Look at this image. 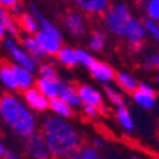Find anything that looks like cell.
Returning a JSON list of instances; mask_svg holds the SVG:
<instances>
[{
	"label": "cell",
	"instance_id": "cell-33",
	"mask_svg": "<svg viewBox=\"0 0 159 159\" xmlns=\"http://www.w3.org/2000/svg\"><path fill=\"white\" fill-rule=\"evenodd\" d=\"M7 10H9V13H10V15L13 16V17L19 19L20 16L23 15V13H25V6H23V4L20 3V2H17V3L13 4L11 7H9Z\"/></svg>",
	"mask_w": 159,
	"mask_h": 159
},
{
	"label": "cell",
	"instance_id": "cell-31",
	"mask_svg": "<svg viewBox=\"0 0 159 159\" xmlns=\"http://www.w3.org/2000/svg\"><path fill=\"white\" fill-rule=\"evenodd\" d=\"M83 115L86 116L88 119H96L100 116V111H99V106H92V105H83Z\"/></svg>",
	"mask_w": 159,
	"mask_h": 159
},
{
	"label": "cell",
	"instance_id": "cell-22",
	"mask_svg": "<svg viewBox=\"0 0 159 159\" xmlns=\"http://www.w3.org/2000/svg\"><path fill=\"white\" fill-rule=\"evenodd\" d=\"M66 159H100V153L93 145H79Z\"/></svg>",
	"mask_w": 159,
	"mask_h": 159
},
{
	"label": "cell",
	"instance_id": "cell-24",
	"mask_svg": "<svg viewBox=\"0 0 159 159\" xmlns=\"http://www.w3.org/2000/svg\"><path fill=\"white\" fill-rule=\"evenodd\" d=\"M105 43H106V33H105V30H102V29L93 30L88 42L89 49L93 50V52H99V50L103 49Z\"/></svg>",
	"mask_w": 159,
	"mask_h": 159
},
{
	"label": "cell",
	"instance_id": "cell-25",
	"mask_svg": "<svg viewBox=\"0 0 159 159\" xmlns=\"http://www.w3.org/2000/svg\"><path fill=\"white\" fill-rule=\"evenodd\" d=\"M105 95H106L107 100H109L112 105H115L116 107H118V106H122V105H125V99H123V95L119 92L116 88H113V86H109V85L105 86Z\"/></svg>",
	"mask_w": 159,
	"mask_h": 159
},
{
	"label": "cell",
	"instance_id": "cell-37",
	"mask_svg": "<svg viewBox=\"0 0 159 159\" xmlns=\"http://www.w3.org/2000/svg\"><path fill=\"white\" fill-rule=\"evenodd\" d=\"M6 152H7V149H6V146H4L3 142L0 141V159H2L4 155H6Z\"/></svg>",
	"mask_w": 159,
	"mask_h": 159
},
{
	"label": "cell",
	"instance_id": "cell-3",
	"mask_svg": "<svg viewBox=\"0 0 159 159\" xmlns=\"http://www.w3.org/2000/svg\"><path fill=\"white\" fill-rule=\"evenodd\" d=\"M103 23L111 33L126 40L133 48H139L146 37L142 22L130 15L126 4L118 3L109 6L103 13Z\"/></svg>",
	"mask_w": 159,
	"mask_h": 159
},
{
	"label": "cell",
	"instance_id": "cell-20",
	"mask_svg": "<svg viewBox=\"0 0 159 159\" xmlns=\"http://www.w3.org/2000/svg\"><path fill=\"white\" fill-rule=\"evenodd\" d=\"M49 109L53 112V115L59 116V118L69 119L73 116V107L70 105H67L60 98H55V99L49 100Z\"/></svg>",
	"mask_w": 159,
	"mask_h": 159
},
{
	"label": "cell",
	"instance_id": "cell-10",
	"mask_svg": "<svg viewBox=\"0 0 159 159\" xmlns=\"http://www.w3.org/2000/svg\"><path fill=\"white\" fill-rule=\"evenodd\" d=\"M89 70H90L92 78H95L98 82H100V83L107 85V83H111V82L115 80V75H116L115 69L105 62L95 60V63L89 67Z\"/></svg>",
	"mask_w": 159,
	"mask_h": 159
},
{
	"label": "cell",
	"instance_id": "cell-7",
	"mask_svg": "<svg viewBox=\"0 0 159 159\" xmlns=\"http://www.w3.org/2000/svg\"><path fill=\"white\" fill-rule=\"evenodd\" d=\"M33 36L46 56H56V53L59 52V49L63 46L62 36H59V34L48 33V32L39 29Z\"/></svg>",
	"mask_w": 159,
	"mask_h": 159
},
{
	"label": "cell",
	"instance_id": "cell-26",
	"mask_svg": "<svg viewBox=\"0 0 159 159\" xmlns=\"http://www.w3.org/2000/svg\"><path fill=\"white\" fill-rule=\"evenodd\" d=\"M142 25H143V29H145V32H146V36H151L153 40L159 42V25H158V22L146 16V17L143 19Z\"/></svg>",
	"mask_w": 159,
	"mask_h": 159
},
{
	"label": "cell",
	"instance_id": "cell-16",
	"mask_svg": "<svg viewBox=\"0 0 159 159\" xmlns=\"http://www.w3.org/2000/svg\"><path fill=\"white\" fill-rule=\"evenodd\" d=\"M20 44H22V48L30 55V57H33L37 63L46 57L44 52L42 50V48L39 46V43H37V40L32 34H25V36L22 37V40H20Z\"/></svg>",
	"mask_w": 159,
	"mask_h": 159
},
{
	"label": "cell",
	"instance_id": "cell-17",
	"mask_svg": "<svg viewBox=\"0 0 159 159\" xmlns=\"http://www.w3.org/2000/svg\"><path fill=\"white\" fill-rule=\"evenodd\" d=\"M0 83L9 92H17L13 63H0Z\"/></svg>",
	"mask_w": 159,
	"mask_h": 159
},
{
	"label": "cell",
	"instance_id": "cell-23",
	"mask_svg": "<svg viewBox=\"0 0 159 159\" xmlns=\"http://www.w3.org/2000/svg\"><path fill=\"white\" fill-rule=\"evenodd\" d=\"M115 80L116 85L122 89L123 92L132 93L138 88V80L130 73H126V72H118L115 75Z\"/></svg>",
	"mask_w": 159,
	"mask_h": 159
},
{
	"label": "cell",
	"instance_id": "cell-21",
	"mask_svg": "<svg viewBox=\"0 0 159 159\" xmlns=\"http://www.w3.org/2000/svg\"><path fill=\"white\" fill-rule=\"evenodd\" d=\"M19 20V26H20V32H23L25 34H32L33 36L39 30V23H37V19L34 15H32L30 11H25Z\"/></svg>",
	"mask_w": 159,
	"mask_h": 159
},
{
	"label": "cell",
	"instance_id": "cell-8",
	"mask_svg": "<svg viewBox=\"0 0 159 159\" xmlns=\"http://www.w3.org/2000/svg\"><path fill=\"white\" fill-rule=\"evenodd\" d=\"M63 27L67 33L73 37L83 36L88 30V22L86 17L79 11H69L63 17Z\"/></svg>",
	"mask_w": 159,
	"mask_h": 159
},
{
	"label": "cell",
	"instance_id": "cell-40",
	"mask_svg": "<svg viewBox=\"0 0 159 159\" xmlns=\"http://www.w3.org/2000/svg\"><path fill=\"white\" fill-rule=\"evenodd\" d=\"M156 22H158V25H159V19H158V20H156Z\"/></svg>",
	"mask_w": 159,
	"mask_h": 159
},
{
	"label": "cell",
	"instance_id": "cell-5",
	"mask_svg": "<svg viewBox=\"0 0 159 159\" xmlns=\"http://www.w3.org/2000/svg\"><path fill=\"white\" fill-rule=\"evenodd\" d=\"M25 152L29 159H52L43 136L39 132L25 138Z\"/></svg>",
	"mask_w": 159,
	"mask_h": 159
},
{
	"label": "cell",
	"instance_id": "cell-38",
	"mask_svg": "<svg viewBox=\"0 0 159 159\" xmlns=\"http://www.w3.org/2000/svg\"><path fill=\"white\" fill-rule=\"evenodd\" d=\"M129 159H142V158H139V156H130Z\"/></svg>",
	"mask_w": 159,
	"mask_h": 159
},
{
	"label": "cell",
	"instance_id": "cell-27",
	"mask_svg": "<svg viewBox=\"0 0 159 159\" xmlns=\"http://www.w3.org/2000/svg\"><path fill=\"white\" fill-rule=\"evenodd\" d=\"M37 73L39 78H48V79H56L57 78V70L53 62L42 63L40 66H37Z\"/></svg>",
	"mask_w": 159,
	"mask_h": 159
},
{
	"label": "cell",
	"instance_id": "cell-34",
	"mask_svg": "<svg viewBox=\"0 0 159 159\" xmlns=\"http://www.w3.org/2000/svg\"><path fill=\"white\" fill-rule=\"evenodd\" d=\"M2 159H25L22 155H19L17 152H13V151H7L6 155L3 156Z\"/></svg>",
	"mask_w": 159,
	"mask_h": 159
},
{
	"label": "cell",
	"instance_id": "cell-28",
	"mask_svg": "<svg viewBox=\"0 0 159 159\" xmlns=\"http://www.w3.org/2000/svg\"><path fill=\"white\" fill-rule=\"evenodd\" d=\"M76 57H78V63L82 65V66H86V67H90L95 63V57L93 55L89 50L86 49H76Z\"/></svg>",
	"mask_w": 159,
	"mask_h": 159
},
{
	"label": "cell",
	"instance_id": "cell-30",
	"mask_svg": "<svg viewBox=\"0 0 159 159\" xmlns=\"http://www.w3.org/2000/svg\"><path fill=\"white\" fill-rule=\"evenodd\" d=\"M146 13L148 17L158 20L159 19V0H148L146 3Z\"/></svg>",
	"mask_w": 159,
	"mask_h": 159
},
{
	"label": "cell",
	"instance_id": "cell-13",
	"mask_svg": "<svg viewBox=\"0 0 159 159\" xmlns=\"http://www.w3.org/2000/svg\"><path fill=\"white\" fill-rule=\"evenodd\" d=\"M60 99H63L67 105H70L72 107H82L80 98L78 95V89L76 86H73L69 82L60 80V88H59V96Z\"/></svg>",
	"mask_w": 159,
	"mask_h": 159
},
{
	"label": "cell",
	"instance_id": "cell-11",
	"mask_svg": "<svg viewBox=\"0 0 159 159\" xmlns=\"http://www.w3.org/2000/svg\"><path fill=\"white\" fill-rule=\"evenodd\" d=\"M78 95L80 98L82 105H92V106H100L103 103V96L100 90L90 85H79L76 86Z\"/></svg>",
	"mask_w": 159,
	"mask_h": 159
},
{
	"label": "cell",
	"instance_id": "cell-29",
	"mask_svg": "<svg viewBox=\"0 0 159 159\" xmlns=\"http://www.w3.org/2000/svg\"><path fill=\"white\" fill-rule=\"evenodd\" d=\"M143 67L146 70H159V52L148 56L143 62Z\"/></svg>",
	"mask_w": 159,
	"mask_h": 159
},
{
	"label": "cell",
	"instance_id": "cell-14",
	"mask_svg": "<svg viewBox=\"0 0 159 159\" xmlns=\"http://www.w3.org/2000/svg\"><path fill=\"white\" fill-rule=\"evenodd\" d=\"M13 72H15V79H16V85H17V90H26V89L34 86V75L33 72H30L29 69L23 66H19L13 63Z\"/></svg>",
	"mask_w": 159,
	"mask_h": 159
},
{
	"label": "cell",
	"instance_id": "cell-36",
	"mask_svg": "<svg viewBox=\"0 0 159 159\" xmlns=\"http://www.w3.org/2000/svg\"><path fill=\"white\" fill-rule=\"evenodd\" d=\"M93 146H95V148H103L105 146V142L102 141V138H96V139H93Z\"/></svg>",
	"mask_w": 159,
	"mask_h": 159
},
{
	"label": "cell",
	"instance_id": "cell-19",
	"mask_svg": "<svg viewBox=\"0 0 159 159\" xmlns=\"http://www.w3.org/2000/svg\"><path fill=\"white\" fill-rule=\"evenodd\" d=\"M56 60L65 67H75L79 65L78 57H76V49L70 46H62L59 52L56 53Z\"/></svg>",
	"mask_w": 159,
	"mask_h": 159
},
{
	"label": "cell",
	"instance_id": "cell-6",
	"mask_svg": "<svg viewBox=\"0 0 159 159\" xmlns=\"http://www.w3.org/2000/svg\"><path fill=\"white\" fill-rule=\"evenodd\" d=\"M132 99L139 107L151 111L156 105V90L146 82H138V88L132 92Z\"/></svg>",
	"mask_w": 159,
	"mask_h": 159
},
{
	"label": "cell",
	"instance_id": "cell-32",
	"mask_svg": "<svg viewBox=\"0 0 159 159\" xmlns=\"http://www.w3.org/2000/svg\"><path fill=\"white\" fill-rule=\"evenodd\" d=\"M9 16V10L3 6H0V40H3L4 37L7 36L6 33V27H4V20Z\"/></svg>",
	"mask_w": 159,
	"mask_h": 159
},
{
	"label": "cell",
	"instance_id": "cell-2",
	"mask_svg": "<svg viewBox=\"0 0 159 159\" xmlns=\"http://www.w3.org/2000/svg\"><path fill=\"white\" fill-rule=\"evenodd\" d=\"M0 120L22 139L37 132V119L22 98L13 92L0 96Z\"/></svg>",
	"mask_w": 159,
	"mask_h": 159
},
{
	"label": "cell",
	"instance_id": "cell-35",
	"mask_svg": "<svg viewBox=\"0 0 159 159\" xmlns=\"http://www.w3.org/2000/svg\"><path fill=\"white\" fill-rule=\"evenodd\" d=\"M19 0H0V6H3V7H6V9H9V7H11L13 4H16Z\"/></svg>",
	"mask_w": 159,
	"mask_h": 159
},
{
	"label": "cell",
	"instance_id": "cell-1",
	"mask_svg": "<svg viewBox=\"0 0 159 159\" xmlns=\"http://www.w3.org/2000/svg\"><path fill=\"white\" fill-rule=\"evenodd\" d=\"M43 136L52 159H66L80 145V136L67 119L59 116H48L40 126Z\"/></svg>",
	"mask_w": 159,
	"mask_h": 159
},
{
	"label": "cell",
	"instance_id": "cell-9",
	"mask_svg": "<svg viewBox=\"0 0 159 159\" xmlns=\"http://www.w3.org/2000/svg\"><path fill=\"white\" fill-rule=\"evenodd\" d=\"M22 99L29 106L30 111L36 112V113L46 112L49 109V99L44 96L43 93H40V90L36 86H32V88L23 90Z\"/></svg>",
	"mask_w": 159,
	"mask_h": 159
},
{
	"label": "cell",
	"instance_id": "cell-41",
	"mask_svg": "<svg viewBox=\"0 0 159 159\" xmlns=\"http://www.w3.org/2000/svg\"><path fill=\"white\" fill-rule=\"evenodd\" d=\"M158 138H159V133H158Z\"/></svg>",
	"mask_w": 159,
	"mask_h": 159
},
{
	"label": "cell",
	"instance_id": "cell-39",
	"mask_svg": "<svg viewBox=\"0 0 159 159\" xmlns=\"http://www.w3.org/2000/svg\"><path fill=\"white\" fill-rule=\"evenodd\" d=\"M156 82H158V83H159V75H158V76H156Z\"/></svg>",
	"mask_w": 159,
	"mask_h": 159
},
{
	"label": "cell",
	"instance_id": "cell-15",
	"mask_svg": "<svg viewBox=\"0 0 159 159\" xmlns=\"http://www.w3.org/2000/svg\"><path fill=\"white\" fill-rule=\"evenodd\" d=\"M36 86L40 93H43L44 96L48 98L49 100L55 99L59 96V88H60V79H48V78H39L34 82Z\"/></svg>",
	"mask_w": 159,
	"mask_h": 159
},
{
	"label": "cell",
	"instance_id": "cell-12",
	"mask_svg": "<svg viewBox=\"0 0 159 159\" xmlns=\"http://www.w3.org/2000/svg\"><path fill=\"white\" fill-rule=\"evenodd\" d=\"M75 3L86 15L99 16L107 10L111 6V0H75Z\"/></svg>",
	"mask_w": 159,
	"mask_h": 159
},
{
	"label": "cell",
	"instance_id": "cell-18",
	"mask_svg": "<svg viewBox=\"0 0 159 159\" xmlns=\"http://www.w3.org/2000/svg\"><path fill=\"white\" fill-rule=\"evenodd\" d=\"M115 115H116L118 123L120 125V128H122L126 133H132L133 130H135V120H133V116L125 105L116 107Z\"/></svg>",
	"mask_w": 159,
	"mask_h": 159
},
{
	"label": "cell",
	"instance_id": "cell-4",
	"mask_svg": "<svg viewBox=\"0 0 159 159\" xmlns=\"http://www.w3.org/2000/svg\"><path fill=\"white\" fill-rule=\"evenodd\" d=\"M3 44H4V49H6V52H7L9 57L13 60L15 65H19V66H23L29 69L30 72H36L37 70V66H39V63L33 59V57H30V55L22 48V44L20 42L16 40V37L13 36H6L3 39Z\"/></svg>",
	"mask_w": 159,
	"mask_h": 159
}]
</instances>
